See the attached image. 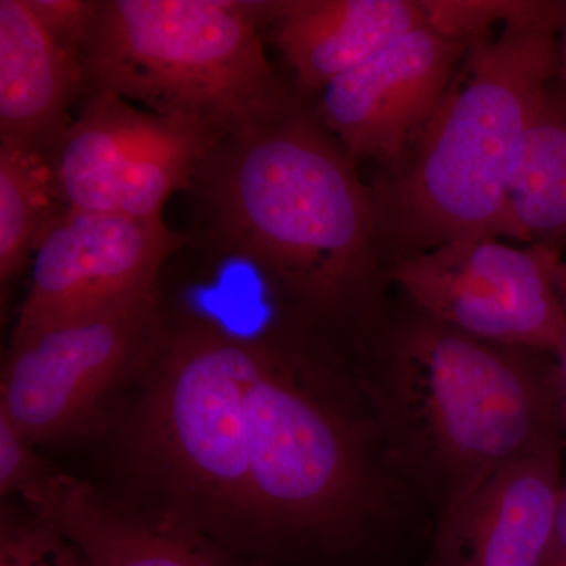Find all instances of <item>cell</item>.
I'll list each match as a JSON object with an SVG mask.
<instances>
[{
    "label": "cell",
    "mask_w": 566,
    "mask_h": 566,
    "mask_svg": "<svg viewBox=\"0 0 566 566\" xmlns=\"http://www.w3.org/2000/svg\"><path fill=\"white\" fill-rule=\"evenodd\" d=\"M158 293L13 338L0 382V415L33 444L85 422L150 334Z\"/></svg>",
    "instance_id": "cell-10"
},
{
    "label": "cell",
    "mask_w": 566,
    "mask_h": 566,
    "mask_svg": "<svg viewBox=\"0 0 566 566\" xmlns=\"http://www.w3.org/2000/svg\"><path fill=\"white\" fill-rule=\"evenodd\" d=\"M556 359L557 363L553 365L554 397H556L558 428L566 444V342Z\"/></svg>",
    "instance_id": "cell-23"
},
{
    "label": "cell",
    "mask_w": 566,
    "mask_h": 566,
    "mask_svg": "<svg viewBox=\"0 0 566 566\" xmlns=\"http://www.w3.org/2000/svg\"><path fill=\"white\" fill-rule=\"evenodd\" d=\"M85 92L81 59L43 28L28 0H0V144L51 155Z\"/></svg>",
    "instance_id": "cell-14"
},
{
    "label": "cell",
    "mask_w": 566,
    "mask_h": 566,
    "mask_svg": "<svg viewBox=\"0 0 566 566\" xmlns=\"http://www.w3.org/2000/svg\"><path fill=\"white\" fill-rule=\"evenodd\" d=\"M32 13L62 46L81 59L98 20L102 2L93 0H28Z\"/></svg>",
    "instance_id": "cell-20"
},
{
    "label": "cell",
    "mask_w": 566,
    "mask_h": 566,
    "mask_svg": "<svg viewBox=\"0 0 566 566\" xmlns=\"http://www.w3.org/2000/svg\"><path fill=\"white\" fill-rule=\"evenodd\" d=\"M226 133L181 115L139 109L107 92L87 93L69 132L51 151L65 208L163 221Z\"/></svg>",
    "instance_id": "cell-8"
},
{
    "label": "cell",
    "mask_w": 566,
    "mask_h": 566,
    "mask_svg": "<svg viewBox=\"0 0 566 566\" xmlns=\"http://www.w3.org/2000/svg\"><path fill=\"white\" fill-rule=\"evenodd\" d=\"M191 191L214 244L297 303L334 307L363 281L376 203L349 156L285 102L226 134Z\"/></svg>",
    "instance_id": "cell-1"
},
{
    "label": "cell",
    "mask_w": 566,
    "mask_h": 566,
    "mask_svg": "<svg viewBox=\"0 0 566 566\" xmlns=\"http://www.w3.org/2000/svg\"><path fill=\"white\" fill-rule=\"evenodd\" d=\"M33 442L21 433L9 417L0 415V494H24L50 472L33 449Z\"/></svg>",
    "instance_id": "cell-21"
},
{
    "label": "cell",
    "mask_w": 566,
    "mask_h": 566,
    "mask_svg": "<svg viewBox=\"0 0 566 566\" xmlns=\"http://www.w3.org/2000/svg\"><path fill=\"white\" fill-rule=\"evenodd\" d=\"M542 566H566V475L558 497L556 523Z\"/></svg>",
    "instance_id": "cell-22"
},
{
    "label": "cell",
    "mask_w": 566,
    "mask_h": 566,
    "mask_svg": "<svg viewBox=\"0 0 566 566\" xmlns=\"http://www.w3.org/2000/svg\"><path fill=\"white\" fill-rule=\"evenodd\" d=\"M558 20L560 2H528L499 35L469 44L461 84L424 126L416 161L394 188V226L412 252L501 233L524 140L557 77Z\"/></svg>",
    "instance_id": "cell-2"
},
{
    "label": "cell",
    "mask_w": 566,
    "mask_h": 566,
    "mask_svg": "<svg viewBox=\"0 0 566 566\" xmlns=\"http://www.w3.org/2000/svg\"><path fill=\"white\" fill-rule=\"evenodd\" d=\"M558 73L557 77L562 82L564 88V96L560 103L564 104L566 109V2H560V20H558Z\"/></svg>",
    "instance_id": "cell-24"
},
{
    "label": "cell",
    "mask_w": 566,
    "mask_h": 566,
    "mask_svg": "<svg viewBox=\"0 0 566 566\" xmlns=\"http://www.w3.org/2000/svg\"><path fill=\"white\" fill-rule=\"evenodd\" d=\"M0 566H92L80 547L57 528L32 515L31 520L2 513Z\"/></svg>",
    "instance_id": "cell-18"
},
{
    "label": "cell",
    "mask_w": 566,
    "mask_h": 566,
    "mask_svg": "<svg viewBox=\"0 0 566 566\" xmlns=\"http://www.w3.org/2000/svg\"><path fill=\"white\" fill-rule=\"evenodd\" d=\"M274 9L238 0H103L82 54L85 93H112L232 133L283 102L259 32Z\"/></svg>",
    "instance_id": "cell-5"
},
{
    "label": "cell",
    "mask_w": 566,
    "mask_h": 566,
    "mask_svg": "<svg viewBox=\"0 0 566 566\" xmlns=\"http://www.w3.org/2000/svg\"><path fill=\"white\" fill-rule=\"evenodd\" d=\"M181 241L164 221L63 208L33 252L13 338L158 293Z\"/></svg>",
    "instance_id": "cell-9"
},
{
    "label": "cell",
    "mask_w": 566,
    "mask_h": 566,
    "mask_svg": "<svg viewBox=\"0 0 566 566\" xmlns=\"http://www.w3.org/2000/svg\"><path fill=\"white\" fill-rule=\"evenodd\" d=\"M50 153L0 144V282L25 268L52 219L63 210Z\"/></svg>",
    "instance_id": "cell-17"
},
{
    "label": "cell",
    "mask_w": 566,
    "mask_h": 566,
    "mask_svg": "<svg viewBox=\"0 0 566 566\" xmlns=\"http://www.w3.org/2000/svg\"><path fill=\"white\" fill-rule=\"evenodd\" d=\"M558 290H560L562 300L566 307V260H562L560 266L557 270Z\"/></svg>",
    "instance_id": "cell-25"
},
{
    "label": "cell",
    "mask_w": 566,
    "mask_h": 566,
    "mask_svg": "<svg viewBox=\"0 0 566 566\" xmlns=\"http://www.w3.org/2000/svg\"><path fill=\"white\" fill-rule=\"evenodd\" d=\"M268 345L207 318L161 344L134 420V458L169 515L252 557L248 395Z\"/></svg>",
    "instance_id": "cell-3"
},
{
    "label": "cell",
    "mask_w": 566,
    "mask_h": 566,
    "mask_svg": "<svg viewBox=\"0 0 566 566\" xmlns=\"http://www.w3.org/2000/svg\"><path fill=\"white\" fill-rule=\"evenodd\" d=\"M468 50L422 25L322 88L319 117L349 155L394 161L444 102Z\"/></svg>",
    "instance_id": "cell-11"
},
{
    "label": "cell",
    "mask_w": 566,
    "mask_h": 566,
    "mask_svg": "<svg viewBox=\"0 0 566 566\" xmlns=\"http://www.w3.org/2000/svg\"><path fill=\"white\" fill-rule=\"evenodd\" d=\"M386 398L409 455L441 486L446 506L497 469L565 446L553 367L424 316L395 346Z\"/></svg>",
    "instance_id": "cell-4"
},
{
    "label": "cell",
    "mask_w": 566,
    "mask_h": 566,
    "mask_svg": "<svg viewBox=\"0 0 566 566\" xmlns=\"http://www.w3.org/2000/svg\"><path fill=\"white\" fill-rule=\"evenodd\" d=\"M528 2H465V0H423L428 28L446 33L452 39L471 44L486 35L495 22L512 20L526 9Z\"/></svg>",
    "instance_id": "cell-19"
},
{
    "label": "cell",
    "mask_w": 566,
    "mask_h": 566,
    "mask_svg": "<svg viewBox=\"0 0 566 566\" xmlns=\"http://www.w3.org/2000/svg\"><path fill=\"white\" fill-rule=\"evenodd\" d=\"M564 447L497 469L446 506L433 566H542L564 485Z\"/></svg>",
    "instance_id": "cell-12"
},
{
    "label": "cell",
    "mask_w": 566,
    "mask_h": 566,
    "mask_svg": "<svg viewBox=\"0 0 566 566\" xmlns=\"http://www.w3.org/2000/svg\"><path fill=\"white\" fill-rule=\"evenodd\" d=\"M271 20L282 57L314 91L427 25L423 0H286Z\"/></svg>",
    "instance_id": "cell-15"
},
{
    "label": "cell",
    "mask_w": 566,
    "mask_h": 566,
    "mask_svg": "<svg viewBox=\"0 0 566 566\" xmlns=\"http://www.w3.org/2000/svg\"><path fill=\"white\" fill-rule=\"evenodd\" d=\"M562 260L558 245L515 248L479 234L409 252L390 275L424 318L490 344L557 356L566 342Z\"/></svg>",
    "instance_id": "cell-7"
},
{
    "label": "cell",
    "mask_w": 566,
    "mask_h": 566,
    "mask_svg": "<svg viewBox=\"0 0 566 566\" xmlns=\"http://www.w3.org/2000/svg\"><path fill=\"white\" fill-rule=\"evenodd\" d=\"M21 497L92 566H264L172 516L123 509L66 474L48 472Z\"/></svg>",
    "instance_id": "cell-13"
},
{
    "label": "cell",
    "mask_w": 566,
    "mask_h": 566,
    "mask_svg": "<svg viewBox=\"0 0 566 566\" xmlns=\"http://www.w3.org/2000/svg\"><path fill=\"white\" fill-rule=\"evenodd\" d=\"M245 439L253 557L349 539L370 493L363 446L271 346L249 389Z\"/></svg>",
    "instance_id": "cell-6"
},
{
    "label": "cell",
    "mask_w": 566,
    "mask_h": 566,
    "mask_svg": "<svg viewBox=\"0 0 566 566\" xmlns=\"http://www.w3.org/2000/svg\"><path fill=\"white\" fill-rule=\"evenodd\" d=\"M499 237L566 243V109L551 93L524 140Z\"/></svg>",
    "instance_id": "cell-16"
}]
</instances>
